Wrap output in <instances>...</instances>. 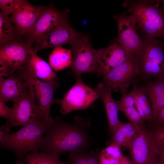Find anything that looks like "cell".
Here are the masks:
<instances>
[{
	"label": "cell",
	"mask_w": 164,
	"mask_h": 164,
	"mask_svg": "<svg viewBox=\"0 0 164 164\" xmlns=\"http://www.w3.org/2000/svg\"><path fill=\"white\" fill-rule=\"evenodd\" d=\"M144 127L130 122L122 123L111 135L110 144H114L128 148L132 141Z\"/></svg>",
	"instance_id": "22"
},
{
	"label": "cell",
	"mask_w": 164,
	"mask_h": 164,
	"mask_svg": "<svg viewBox=\"0 0 164 164\" xmlns=\"http://www.w3.org/2000/svg\"><path fill=\"white\" fill-rule=\"evenodd\" d=\"M119 111L125 114L129 122L136 125L144 127V121L138 111L134 107L122 108Z\"/></svg>",
	"instance_id": "28"
},
{
	"label": "cell",
	"mask_w": 164,
	"mask_h": 164,
	"mask_svg": "<svg viewBox=\"0 0 164 164\" xmlns=\"http://www.w3.org/2000/svg\"><path fill=\"white\" fill-rule=\"evenodd\" d=\"M151 132L159 154L164 157V126L159 127Z\"/></svg>",
	"instance_id": "29"
},
{
	"label": "cell",
	"mask_w": 164,
	"mask_h": 164,
	"mask_svg": "<svg viewBox=\"0 0 164 164\" xmlns=\"http://www.w3.org/2000/svg\"><path fill=\"white\" fill-rule=\"evenodd\" d=\"M99 99L95 89L85 84L81 75L76 76L74 84L61 99H54L53 103L60 104V112L63 114L77 110L88 108L96 100Z\"/></svg>",
	"instance_id": "6"
},
{
	"label": "cell",
	"mask_w": 164,
	"mask_h": 164,
	"mask_svg": "<svg viewBox=\"0 0 164 164\" xmlns=\"http://www.w3.org/2000/svg\"><path fill=\"white\" fill-rule=\"evenodd\" d=\"M144 87L149 97L155 120L164 106V77L149 83Z\"/></svg>",
	"instance_id": "20"
},
{
	"label": "cell",
	"mask_w": 164,
	"mask_h": 164,
	"mask_svg": "<svg viewBox=\"0 0 164 164\" xmlns=\"http://www.w3.org/2000/svg\"><path fill=\"white\" fill-rule=\"evenodd\" d=\"M133 53H129L116 40L107 47L97 50L96 75L103 77L126 60Z\"/></svg>",
	"instance_id": "16"
},
{
	"label": "cell",
	"mask_w": 164,
	"mask_h": 164,
	"mask_svg": "<svg viewBox=\"0 0 164 164\" xmlns=\"http://www.w3.org/2000/svg\"><path fill=\"white\" fill-rule=\"evenodd\" d=\"M20 70L27 80L32 98L42 113L48 128L54 122V119L50 114V109L54 99V93L59 87V84L56 82L49 83L43 81L26 72L22 68Z\"/></svg>",
	"instance_id": "7"
},
{
	"label": "cell",
	"mask_w": 164,
	"mask_h": 164,
	"mask_svg": "<svg viewBox=\"0 0 164 164\" xmlns=\"http://www.w3.org/2000/svg\"><path fill=\"white\" fill-rule=\"evenodd\" d=\"M29 88L27 80L20 70L7 78L0 77V99L5 102L16 99Z\"/></svg>",
	"instance_id": "17"
},
{
	"label": "cell",
	"mask_w": 164,
	"mask_h": 164,
	"mask_svg": "<svg viewBox=\"0 0 164 164\" xmlns=\"http://www.w3.org/2000/svg\"><path fill=\"white\" fill-rule=\"evenodd\" d=\"M81 35L74 29L68 19L60 23L43 38L36 42L33 47L37 52L39 50L55 48L66 44L72 45Z\"/></svg>",
	"instance_id": "12"
},
{
	"label": "cell",
	"mask_w": 164,
	"mask_h": 164,
	"mask_svg": "<svg viewBox=\"0 0 164 164\" xmlns=\"http://www.w3.org/2000/svg\"><path fill=\"white\" fill-rule=\"evenodd\" d=\"M163 3V5L162 8H161L164 11V0H161Z\"/></svg>",
	"instance_id": "36"
},
{
	"label": "cell",
	"mask_w": 164,
	"mask_h": 164,
	"mask_svg": "<svg viewBox=\"0 0 164 164\" xmlns=\"http://www.w3.org/2000/svg\"><path fill=\"white\" fill-rule=\"evenodd\" d=\"M35 52L27 63L22 68L25 71L43 81L53 83L56 82L57 76L50 65L42 59Z\"/></svg>",
	"instance_id": "19"
},
{
	"label": "cell",
	"mask_w": 164,
	"mask_h": 164,
	"mask_svg": "<svg viewBox=\"0 0 164 164\" xmlns=\"http://www.w3.org/2000/svg\"><path fill=\"white\" fill-rule=\"evenodd\" d=\"M10 128L6 123L0 126V145L4 142L10 134Z\"/></svg>",
	"instance_id": "34"
},
{
	"label": "cell",
	"mask_w": 164,
	"mask_h": 164,
	"mask_svg": "<svg viewBox=\"0 0 164 164\" xmlns=\"http://www.w3.org/2000/svg\"><path fill=\"white\" fill-rule=\"evenodd\" d=\"M142 33V46L135 54L139 75L147 78L164 77V43L154 37Z\"/></svg>",
	"instance_id": "3"
},
{
	"label": "cell",
	"mask_w": 164,
	"mask_h": 164,
	"mask_svg": "<svg viewBox=\"0 0 164 164\" xmlns=\"http://www.w3.org/2000/svg\"><path fill=\"white\" fill-rule=\"evenodd\" d=\"M103 150L108 154L119 160H120L123 156L121 151V146L116 144H110Z\"/></svg>",
	"instance_id": "31"
},
{
	"label": "cell",
	"mask_w": 164,
	"mask_h": 164,
	"mask_svg": "<svg viewBox=\"0 0 164 164\" xmlns=\"http://www.w3.org/2000/svg\"><path fill=\"white\" fill-rule=\"evenodd\" d=\"M13 113L12 108H9L6 102L0 99V116L7 119V121L11 118Z\"/></svg>",
	"instance_id": "33"
},
{
	"label": "cell",
	"mask_w": 164,
	"mask_h": 164,
	"mask_svg": "<svg viewBox=\"0 0 164 164\" xmlns=\"http://www.w3.org/2000/svg\"><path fill=\"white\" fill-rule=\"evenodd\" d=\"M128 148L132 164H152L159 154L151 132L144 127Z\"/></svg>",
	"instance_id": "11"
},
{
	"label": "cell",
	"mask_w": 164,
	"mask_h": 164,
	"mask_svg": "<svg viewBox=\"0 0 164 164\" xmlns=\"http://www.w3.org/2000/svg\"><path fill=\"white\" fill-rule=\"evenodd\" d=\"M97 94L103 101L108 120V133L112 135L122 124L119 119V108L116 102L112 98V88L102 82L95 88Z\"/></svg>",
	"instance_id": "18"
},
{
	"label": "cell",
	"mask_w": 164,
	"mask_h": 164,
	"mask_svg": "<svg viewBox=\"0 0 164 164\" xmlns=\"http://www.w3.org/2000/svg\"><path fill=\"white\" fill-rule=\"evenodd\" d=\"M72 59L71 49H66L61 46L55 48L48 57L49 63L55 71L70 67Z\"/></svg>",
	"instance_id": "23"
},
{
	"label": "cell",
	"mask_w": 164,
	"mask_h": 164,
	"mask_svg": "<svg viewBox=\"0 0 164 164\" xmlns=\"http://www.w3.org/2000/svg\"><path fill=\"white\" fill-rule=\"evenodd\" d=\"M116 102L119 110L123 108L134 107L135 105L134 98L131 92L121 94V99Z\"/></svg>",
	"instance_id": "30"
},
{
	"label": "cell",
	"mask_w": 164,
	"mask_h": 164,
	"mask_svg": "<svg viewBox=\"0 0 164 164\" xmlns=\"http://www.w3.org/2000/svg\"><path fill=\"white\" fill-rule=\"evenodd\" d=\"M123 5L135 18L142 33L164 39V11L147 0H126Z\"/></svg>",
	"instance_id": "4"
},
{
	"label": "cell",
	"mask_w": 164,
	"mask_h": 164,
	"mask_svg": "<svg viewBox=\"0 0 164 164\" xmlns=\"http://www.w3.org/2000/svg\"><path fill=\"white\" fill-rule=\"evenodd\" d=\"M120 160L108 154L103 149L101 151L99 164H119Z\"/></svg>",
	"instance_id": "32"
},
{
	"label": "cell",
	"mask_w": 164,
	"mask_h": 164,
	"mask_svg": "<svg viewBox=\"0 0 164 164\" xmlns=\"http://www.w3.org/2000/svg\"><path fill=\"white\" fill-rule=\"evenodd\" d=\"M91 126L89 119L81 117H75L71 124L56 117L42 139L40 151L60 155L88 151L92 141L89 131Z\"/></svg>",
	"instance_id": "1"
},
{
	"label": "cell",
	"mask_w": 164,
	"mask_h": 164,
	"mask_svg": "<svg viewBox=\"0 0 164 164\" xmlns=\"http://www.w3.org/2000/svg\"><path fill=\"white\" fill-rule=\"evenodd\" d=\"M18 39L14 25L9 16L0 12V46Z\"/></svg>",
	"instance_id": "25"
},
{
	"label": "cell",
	"mask_w": 164,
	"mask_h": 164,
	"mask_svg": "<svg viewBox=\"0 0 164 164\" xmlns=\"http://www.w3.org/2000/svg\"><path fill=\"white\" fill-rule=\"evenodd\" d=\"M60 155L54 152H28L24 156L27 164H69L67 160H60Z\"/></svg>",
	"instance_id": "24"
},
{
	"label": "cell",
	"mask_w": 164,
	"mask_h": 164,
	"mask_svg": "<svg viewBox=\"0 0 164 164\" xmlns=\"http://www.w3.org/2000/svg\"><path fill=\"white\" fill-rule=\"evenodd\" d=\"M117 22L118 35L116 41L129 53L135 54L140 49L142 40L137 31L134 17L122 13L114 16Z\"/></svg>",
	"instance_id": "13"
},
{
	"label": "cell",
	"mask_w": 164,
	"mask_h": 164,
	"mask_svg": "<svg viewBox=\"0 0 164 164\" xmlns=\"http://www.w3.org/2000/svg\"><path fill=\"white\" fill-rule=\"evenodd\" d=\"M101 151L98 149L81 153H70L68 156L69 164H99Z\"/></svg>",
	"instance_id": "26"
},
{
	"label": "cell",
	"mask_w": 164,
	"mask_h": 164,
	"mask_svg": "<svg viewBox=\"0 0 164 164\" xmlns=\"http://www.w3.org/2000/svg\"><path fill=\"white\" fill-rule=\"evenodd\" d=\"M48 128L44 121L30 123L15 132L9 134L1 148L11 151L16 158L15 164L26 162L25 155L30 152H39L44 134Z\"/></svg>",
	"instance_id": "2"
},
{
	"label": "cell",
	"mask_w": 164,
	"mask_h": 164,
	"mask_svg": "<svg viewBox=\"0 0 164 164\" xmlns=\"http://www.w3.org/2000/svg\"><path fill=\"white\" fill-rule=\"evenodd\" d=\"M45 7L34 6L27 1L10 17L15 26L18 38L25 36L28 38L29 36Z\"/></svg>",
	"instance_id": "15"
},
{
	"label": "cell",
	"mask_w": 164,
	"mask_h": 164,
	"mask_svg": "<svg viewBox=\"0 0 164 164\" xmlns=\"http://www.w3.org/2000/svg\"><path fill=\"white\" fill-rule=\"evenodd\" d=\"M13 101L12 116L6 123L10 128L17 126L23 127L32 122L44 121L42 113L33 101L29 88Z\"/></svg>",
	"instance_id": "10"
},
{
	"label": "cell",
	"mask_w": 164,
	"mask_h": 164,
	"mask_svg": "<svg viewBox=\"0 0 164 164\" xmlns=\"http://www.w3.org/2000/svg\"><path fill=\"white\" fill-rule=\"evenodd\" d=\"M68 19L67 11H59L52 5L46 7L36 21L31 34L27 38V42L32 46L54 27Z\"/></svg>",
	"instance_id": "14"
},
{
	"label": "cell",
	"mask_w": 164,
	"mask_h": 164,
	"mask_svg": "<svg viewBox=\"0 0 164 164\" xmlns=\"http://www.w3.org/2000/svg\"><path fill=\"white\" fill-rule=\"evenodd\" d=\"M130 92L134 98L135 105L143 121L151 122L154 120L152 108L145 87L135 83Z\"/></svg>",
	"instance_id": "21"
},
{
	"label": "cell",
	"mask_w": 164,
	"mask_h": 164,
	"mask_svg": "<svg viewBox=\"0 0 164 164\" xmlns=\"http://www.w3.org/2000/svg\"><path fill=\"white\" fill-rule=\"evenodd\" d=\"M26 1L25 0H0L1 12L8 16L11 14H12L17 11Z\"/></svg>",
	"instance_id": "27"
},
{
	"label": "cell",
	"mask_w": 164,
	"mask_h": 164,
	"mask_svg": "<svg viewBox=\"0 0 164 164\" xmlns=\"http://www.w3.org/2000/svg\"><path fill=\"white\" fill-rule=\"evenodd\" d=\"M120 162L121 164H132L131 159L124 155L120 160Z\"/></svg>",
	"instance_id": "35"
},
{
	"label": "cell",
	"mask_w": 164,
	"mask_h": 164,
	"mask_svg": "<svg viewBox=\"0 0 164 164\" xmlns=\"http://www.w3.org/2000/svg\"><path fill=\"white\" fill-rule=\"evenodd\" d=\"M71 46L72 72L76 76L85 73L96 74L97 50L92 46L88 35H81Z\"/></svg>",
	"instance_id": "8"
},
{
	"label": "cell",
	"mask_w": 164,
	"mask_h": 164,
	"mask_svg": "<svg viewBox=\"0 0 164 164\" xmlns=\"http://www.w3.org/2000/svg\"><path fill=\"white\" fill-rule=\"evenodd\" d=\"M138 75L139 70L135 55L132 54L124 62L105 74L103 82L115 91L126 93L127 87Z\"/></svg>",
	"instance_id": "9"
},
{
	"label": "cell",
	"mask_w": 164,
	"mask_h": 164,
	"mask_svg": "<svg viewBox=\"0 0 164 164\" xmlns=\"http://www.w3.org/2000/svg\"><path fill=\"white\" fill-rule=\"evenodd\" d=\"M35 51L27 42L18 39L0 46V77H7L20 69Z\"/></svg>",
	"instance_id": "5"
}]
</instances>
